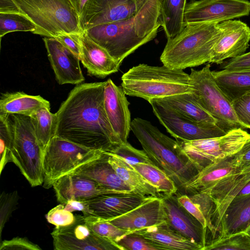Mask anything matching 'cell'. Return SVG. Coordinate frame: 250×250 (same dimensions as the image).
<instances>
[{
	"instance_id": "1",
	"label": "cell",
	"mask_w": 250,
	"mask_h": 250,
	"mask_svg": "<svg viewBox=\"0 0 250 250\" xmlns=\"http://www.w3.org/2000/svg\"><path fill=\"white\" fill-rule=\"evenodd\" d=\"M105 82L80 84L56 112L55 136L91 150L110 152L122 143L104 106Z\"/></svg>"
},
{
	"instance_id": "2",
	"label": "cell",
	"mask_w": 250,
	"mask_h": 250,
	"mask_svg": "<svg viewBox=\"0 0 250 250\" xmlns=\"http://www.w3.org/2000/svg\"><path fill=\"white\" fill-rule=\"evenodd\" d=\"M162 0H149L132 18L99 24L84 31L121 64L128 55L156 37L161 26Z\"/></svg>"
},
{
	"instance_id": "3",
	"label": "cell",
	"mask_w": 250,
	"mask_h": 250,
	"mask_svg": "<svg viewBox=\"0 0 250 250\" xmlns=\"http://www.w3.org/2000/svg\"><path fill=\"white\" fill-rule=\"evenodd\" d=\"M131 130L154 164L173 181L178 189L176 194H183L185 186L199 171L179 142L140 118L131 121Z\"/></svg>"
},
{
	"instance_id": "4",
	"label": "cell",
	"mask_w": 250,
	"mask_h": 250,
	"mask_svg": "<svg viewBox=\"0 0 250 250\" xmlns=\"http://www.w3.org/2000/svg\"><path fill=\"white\" fill-rule=\"evenodd\" d=\"M217 22H198L185 25L174 37L167 39L160 61L172 69L209 63L214 44L220 35Z\"/></svg>"
},
{
	"instance_id": "5",
	"label": "cell",
	"mask_w": 250,
	"mask_h": 250,
	"mask_svg": "<svg viewBox=\"0 0 250 250\" xmlns=\"http://www.w3.org/2000/svg\"><path fill=\"white\" fill-rule=\"evenodd\" d=\"M121 87L129 96L147 101L191 91L189 74L165 65L139 64L121 77Z\"/></svg>"
},
{
	"instance_id": "6",
	"label": "cell",
	"mask_w": 250,
	"mask_h": 250,
	"mask_svg": "<svg viewBox=\"0 0 250 250\" xmlns=\"http://www.w3.org/2000/svg\"><path fill=\"white\" fill-rule=\"evenodd\" d=\"M16 11L37 26L36 34L48 38L80 34V16L69 0H11Z\"/></svg>"
},
{
	"instance_id": "7",
	"label": "cell",
	"mask_w": 250,
	"mask_h": 250,
	"mask_svg": "<svg viewBox=\"0 0 250 250\" xmlns=\"http://www.w3.org/2000/svg\"><path fill=\"white\" fill-rule=\"evenodd\" d=\"M13 133L12 162L32 187L43 183V150L37 139L31 117L20 114L8 115Z\"/></svg>"
},
{
	"instance_id": "8",
	"label": "cell",
	"mask_w": 250,
	"mask_h": 250,
	"mask_svg": "<svg viewBox=\"0 0 250 250\" xmlns=\"http://www.w3.org/2000/svg\"><path fill=\"white\" fill-rule=\"evenodd\" d=\"M191 91L195 99L207 112L216 119L227 132L236 128L248 129L240 122L231 103L217 84L210 65L200 70L191 69Z\"/></svg>"
},
{
	"instance_id": "9",
	"label": "cell",
	"mask_w": 250,
	"mask_h": 250,
	"mask_svg": "<svg viewBox=\"0 0 250 250\" xmlns=\"http://www.w3.org/2000/svg\"><path fill=\"white\" fill-rule=\"evenodd\" d=\"M103 152L91 150L54 136L43 152V187L49 188L59 178L99 157Z\"/></svg>"
},
{
	"instance_id": "10",
	"label": "cell",
	"mask_w": 250,
	"mask_h": 250,
	"mask_svg": "<svg viewBox=\"0 0 250 250\" xmlns=\"http://www.w3.org/2000/svg\"><path fill=\"white\" fill-rule=\"evenodd\" d=\"M250 138L242 128L233 129L220 137L190 141H178L184 153L199 172L217 160L235 154Z\"/></svg>"
},
{
	"instance_id": "11",
	"label": "cell",
	"mask_w": 250,
	"mask_h": 250,
	"mask_svg": "<svg viewBox=\"0 0 250 250\" xmlns=\"http://www.w3.org/2000/svg\"><path fill=\"white\" fill-rule=\"evenodd\" d=\"M148 102L160 123L177 141L211 138L223 136L228 132L216 124L188 118L158 99L150 100Z\"/></svg>"
},
{
	"instance_id": "12",
	"label": "cell",
	"mask_w": 250,
	"mask_h": 250,
	"mask_svg": "<svg viewBox=\"0 0 250 250\" xmlns=\"http://www.w3.org/2000/svg\"><path fill=\"white\" fill-rule=\"evenodd\" d=\"M51 235L55 250H122L116 242L93 232L81 215L71 225L55 227Z\"/></svg>"
},
{
	"instance_id": "13",
	"label": "cell",
	"mask_w": 250,
	"mask_h": 250,
	"mask_svg": "<svg viewBox=\"0 0 250 250\" xmlns=\"http://www.w3.org/2000/svg\"><path fill=\"white\" fill-rule=\"evenodd\" d=\"M250 13L247 0H190L184 14L185 25L198 22H221Z\"/></svg>"
},
{
	"instance_id": "14",
	"label": "cell",
	"mask_w": 250,
	"mask_h": 250,
	"mask_svg": "<svg viewBox=\"0 0 250 250\" xmlns=\"http://www.w3.org/2000/svg\"><path fill=\"white\" fill-rule=\"evenodd\" d=\"M149 0H88L80 16L82 31L133 17Z\"/></svg>"
},
{
	"instance_id": "15",
	"label": "cell",
	"mask_w": 250,
	"mask_h": 250,
	"mask_svg": "<svg viewBox=\"0 0 250 250\" xmlns=\"http://www.w3.org/2000/svg\"><path fill=\"white\" fill-rule=\"evenodd\" d=\"M220 35L214 45L209 63L222 64L225 60L242 55L249 47L250 28L245 22L229 20L219 22Z\"/></svg>"
},
{
	"instance_id": "16",
	"label": "cell",
	"mask_w": 250,
	"mask_h": 250,
	"mask_svg": "<svg viewBox=\"0 0 250 250\" xmlns=\"http://www.w3.org/2000/svg\"><path fill=\"white\" fill-rule=\"evenodd\" d=\"M250 181V163L233 173L220 180L206 191L214 203L211 224L215 232H219L220 224L225 211L243 187Z\"/></svg>"
},
{
	"instance_id": "17",
	"label": "cell",
	"mask_w": 250,
	"mask_h": 250,
	"mask_svg": "<svg viewBox=\"0 0 250 250\" xmlns=\"http://www.w3.org/2000/svg\"><path fill=\"white\" fill-rule=\"evenodd\" d=\"M122 87L110 79L105 81L104 106L112 128L121 143H126L131 130L129 103Z\"/></svg>"
},
{
	"instance_id": "18",
	"label": "cell",
	"mask_w": 250,
	"mask_h": 250,
	"mask_svg": "<svg viewBox=\"0 0 250 250\" xmlns=\"http://www.w3.org/2000/svg\"><path fill=\"white\" fill-rule=\"evenodd\" d=\"M43 41L58 83L74 84L83 82L80 58L55 38L44 37Z\"/></svg>"
},
{
	"instance_id": "19",
	"label": "cell",
	"mask_w": 250,
	"mask_h": 250,
	"mask_svg": "<svg viewBox=\"0 0 250 250\" xmlns=\"http://www.w3.org/2000/svg\"><path fill=\"white\" fill-rule=\"evenodd\" d=\"M166 223L185 237L203 246L207 243V230L178 201L175 194L162 197Z\"/></svg>"
},
{
	"instance_id": "20",
	"label": "cell",
	"mask_w": 250,
	"mask_h": 250,
	"mask_svg": "<svg viewBox=\"0 0 250 250\" xmlns=\"http://www.w3.org/2000/svg\"><path fill=\"white\" fill-rule=\"evenodd\" d=\"M57 199L64 205L71 200H85L104 194H121L107 189L87 176L69 173L57 180L53 185Z\"/></svg>"
},
{
	"instance_id": "21",
	"label": "cell",
	"mask_w": 250,
	"mask_h": 250,
	"mask_svg": "<svg viewBox=\"0 0 250 250\" xmlns=\"http://www.w3.org/2000/svg\"><path fill=\"white\" fill-rule=\"evenodd\" d=\"M107 221L131 232L160 225L166 221L162 197L151 196L129 212Z\"/></svg>"
},
{
	"instance_id": "22",
	"label": "cell",
	"mask_w": 250,
	"mask_h": 250,
	"mask_svg": "<svg viewBox=\"0 0 250 250\" xmlns=\"http://www.w3.org/2000/svg\"><path fill=\"white\" fill-rule=\"evenodd\" d=\"M150 197L136 193L100 195L85 200L87 215H93L109 220L129 212Z\"/></svg>"
},
{
	"instance_id": "23",
	"label": "cell",
	"mask_w": 250,
	"mask_h": 250,
	"mask_svg": "<svg viewBox=\"0 0 250 250\" xmlns=\"http://www.w3.org/2000/svg\"><path fill=\"white\" fill-rule=\"evenodd\" d=\"M79 39L81 49L80 60L89 75L104 78L119 70L121 64L84 31L79 34Z\"/></svg>"
},
{
	"instance_id": "24",
	"label": "cell",
	"mask_w": 250,
	"mask_h": 250,
	"mask_svg": "<svg viewBox=\"0 0 250 250\" xmlns=\"http://www.w3.org/2000/svg\"><path fill=\"white\" fill-rule=\"evenodd\" d=\"M109 154L103 151L98 157L83 164L70 173L87 176L105 188L124 193H135L118 175L108 162Z\"/></svg>"
},
{
	"instance_id": "25",
	"label": "cell",
	"mask_w": 250,
	"mask_h": 250,
	"mask_svg": "<svg viewBox=\"0 0 250 250\" xmlns=\"http://www.w3.org/2000/svg\"><path fill=\"white\" fill-rule=\"evenodd\" d=\"M239 169L233 155L217 160L203 168L185 187L183 194L204 192Z\"/></svg>"
},
{
	"instance_id": "26",
	"label": "cell",
	"mask_w": 250,
	"mask_h": 250,
	"mask_svg": "<svg viewBox=\"0 0 250 250\" xmlns=\"http://www.w3.org/2000/svg\"><path fill=\"white\" fill-rule=\"evenodd\" d=\"M133 232L159 245L163 250H203V246L175 231L166 221Z\"/></svg>"
},
{
	"instance_id": "27",
	"label": "cell",
	"mask_w": 250,
	"mask_h": 250,
	"mask_svg": "<svg viewBox=\"0 0 250 250\" xmlns=\"http://www.w3.org/2000/svg\"><path fill=\"white\" fill-rule=\"evenodd\" d=\"M250 225V193L237 195L227 207L220 222L219 235L246 231Z\"/></svg>"
},
{
	"instance_id": "28",
	"label": "cell",
	"mask_w": 250,
	"mask_h": 250,
	"mask_svg": "<svg viewBox=\"0 0 250 250\" xmlns=\"http://www.w3.org/2000/svg\"><path fill=\"white\" fill-rule=\"evenodd\" d=\"M43 107L50 108L49 102L40 95H30L23 92L2 93L0 99V115L17 114L30 116Z\"/></svg>"
},
{
	"instance_id": "29",
	"label": "cell",
	"mask_w": 250,
	"mask_h": 250,
	"mask_svg": "<svg viewBox=\"0 0 250 250\" xmlns=\"http://www.w3.org/2000/svg\"><path fill=\"white\" fill-rule=\"evenodd\" d=\"M108 162L119 177L136 194L144 196L162 197L157 189L134 167L119 156L107 152Z\"/></svg>"
},
{
	"instance_id": "30",
	"label": "cell",
	"mask_w": 250,
	"mask_h": 250,
	"mask_svg": "<svg viewBox=\"0 0 250 250\" xmlns=\"http://www.w3.org/2000/svg\"><path fill=\"white\" fill-rule=\"evenodd\" d=\"M215 81L231 102L250 91V68L213 71Z\"/></svg>"
},
{
	"instance_id": "31",
	"label": "cell",
	"mask_w": 250,
	"mask_h": 250,
	"mask_svg": "<svg viewBox=\"0 0 250 250\" xmlns=\"http://www.w3.org/2000/svg\"><path fill=\"white\" fill-rule=\"evenodd\" d=\"M157 99L188 118L221 127L219 122L199 105L191 92Z\"/></svg>"
},
{
	"instance_id": "32",
	"label": "cell",
	"mask_w": 250,
	"mask_h": 250,
	"mask_svg": "<svg viewBox=\"0 0 250 250\" xmlns=\"http://www.w3.org/2000/svg\"><path fill=\"white\" fill-rule=\"evenodd\" d=\"M187 0H163L161 8V26L167 39H171L184 27V14Z\"/></svg>"
},
{
	"instance_id": "33",
	"label": "cell",
	"mask_w": 250,
	"mask_h": 250,
	"mask_svg": "<svg viewBox=\"0 0 250 250\" xmlns=\"http://www.w3.org/2000/svg\"><path fill=\"white\" fill-rule=\"evenodd\" d=\"M131 166L157 189L162 197L177 193L178 189L173 181L155 165L138 164Z\"/></svg>"
},
{
	"instance_id": "34",
	"label": "cell",
	"mask_w": 250,
	"mask_h": 250,
	"mask_svg": "<svg viewBox=\"0 0 250 250\" xmlns=\"http://www.w3.org/2000/svg\"><path fill=\"white\" fill-rule=\"evenodd\" d=\"M30 117L37 139L44 151L55 135L56 113H51L50 108L43 107L35 111Z\"/></svg>"
},
{
	"instance_id": "35",
	"label": "cell",
	"mask_w": 250,
	"mask_h": 250,
	"mask_svg": "<svg viewBox=\"0 0 250 250\" xmlns=\"http://www.w3.org/2000/svg\"><path fill=\"white\" fill-rule=\"evenodd\" d=\"M250 250V234L242 231L228 235H218L208 242L203 250Z\"/></svg>"
},
{
	"instance_id": "36",
	"label": "cell",
	"mask_w": 250,
	"mask_h": 250,
	"mask_svg": "<svg viewBox=\"0 0 250 250\" xmlns=\"http://www.w3.org/2000/svg\"><path fill=\"white\" fill-rule=\"evenodd\" d=\"M36 25L19 12H0V37L16 31L31 32L36 34Z\"/></svg>"
},
{
	"instance_id": "37",
	"label": "cell",
	"mask_w": 250,
	"mask_h": 250,
	"mask_svg": "<svg viewBox=\"0 0 250 250\" xmlns=\"http://www.w3.org/2000/svg\"><path fill=\"white\" fill-rule=\"evenodd\" d=\"M83 216L85 223L93 232L116 243L126 235L132 233L99 217L93 215Z\"/></svg>"
},
{
	"instance_id": "38",
	"label": "cell",
	"mask_w": 250,
	"mask_h": 250,
	"mask_svg": "<svg viewBox=\"0 0 250 250\" xmlns=\"http://www.w3.org/2000/svg\"><path fill=\"white\" fill-rule=\"evenodd\" d=\"M8 115H0V174L5 165L12 162L13 133L8 120Z\"/></svg>"
},
{
	"instance_id": "39",
	"label": "cell",
	"mask_w": 250,
	"mask_h": 250,
	"mask_svg": "<svg viewBox=\"0 0 250 250\" xmlns=\"http://www.w3.org/2000/svg\"><path fill=\"white\" fill-rule=\"evenodd\" d=\"M109 153L119 156L131 166L138 164H149L155 165L144 150L137 149L128 142L118 144Z\"/></svg>"
},
{
	"instance_id": "40",
	"label": "cell",
	"mask_w": 250,
	"mask_h": 250,
	"mask_svg": "<svg viewBox=\"0 0 250 250\" xmlns=\"http://www.w3.org/2000/svg\"><path fill=\"white\" fill-rule=\"evenodd\" d=\"M116 243L122 250H163L159 245L135 232L126 235Z\"/></svg>"
},
{
	"instance_id": "41",
	"label": "cell",
	"mask_w": 250,
	"mask_h": 250,
	"mask_svg": "<svg viewBox=\"0 0 250 250\" xmlns=\"http://www.w3.org/2000/svg\"><path fill=\"white\" fill-rule=\"evenodd\" d=\"M19 196L17 191L6 193L2 191L0 195V238L3 229L11 217L13 212L17 208Z\"/></svg>"
},
{
	"instance_id": "42",
	"label": "cell",
	"mask_w": 250,
	"mask_h": 250,
	"mask_svg": "<svg viewBox=\"0 0 250 250\" xmlns=\"http://www.w3.org/2000/svg\"><path fill=\"white\" fill-rule=\"evenodd\" d=\"M48 223L56 227L69 226L74 223L76 219V215L64 208V205L60 204L50 209L46 215Z\"/></svg>"
},
{
	"instance_id": "43",
	"label": "cell",
	"mask_w": 250,
	"mask_h": 250,
	"mask_svg": "<svg viewBox=\"0 0 250 250\" xmlns=\"http://www.w3.org/2000/svg\"><path fill=\"white\" fill-rule=\"evenodd\" d=\"M231 103L238 120L250 129V91Z\"/></svg>"
},
{
	"instance_id": "44",
	"label": "cell",
	"mask_w": 250,
	"mask_h": 250,
	"mask_svg": "<svg viewBox=\"0 0 250 250\" xmlns=\"http://www.w3.org/2000/svg\"><path fill=\"white\" fill-rule=\"evenodd\" d=\"M175 195L178 202L202 224L204 229L207 230V221L198 203L187 194Z\"/></svg>"
},
{
	"instance_id": "45",
	"label": "cell",
	"mask_w": 250,
	"mask_h": 250,
	"mask_svg": "<svg viewBox=\"0 0 250 250\" xmlns=\"http://www.w3.org/2000/svg\"><path fill=\"white\" fill-rule=\"evenodd\" d=\"M0 250H42V249L26 237H16L0 241Z\"/></svg>"
},
{
	"instance_id": "46",
	"label": "cell",
	"mask_w": 250,
	"mask_h": 250,
	"mask_svg": "<svg viewBox=\"0 0 250 250\" xmlns=\"http://www.w3.org/2000/svg\"><path fill=\"white\" fill-rule=\"evenodd\" d=\"M221 68L228 70L250 68V52L224 62Z\"/></svg>"
},
{
	"instance_id": "47",
	"label": "cell",
	"mask_w": 250,
	"mask_h": 250,
	"mask_svg": "<svg viewBox=\"0 0 250 250\" xmlns=\"http://www.w3.org/2000/svg\"><path fill=\"white\" fill-rule=\"evenodd\" d=\"M79 34H64L56 37L55 39L80 59L81 49L79 39Z\"/></svg>"
},
{
	"instance_id": "48",
	"label": "cell",
	"mask_w": 250,
	"mask_h": 250,
	"mask_svg": "<svg viewBox=\"0 0 250 250\" xmlns=\"http://www.w3.org/2000/svg\"><path fill=\"white\" fill-rule=\"evenodd\" d=\"M233 156L239 168L247 166L250 163V138Z\"/></svg>"
},
{
	"instance_id": "49",
	"label": "cell",
	"mask_w": 250,
	"mask_h": 250,
	"mask_svg": "<svg viewBox=\"0 0 250 250\" xmlns=\"http://www.w3.org/2000/svg\"><path fill=\"white\" fill-rule=\"evenodd\" d=\"M64 205V208L69 211H82L84 216L88 215L85 200H71L67 202Z\"/></svg>"
},
{
	"instance_id": "50",
	"label": "cell",
	"mask_w": 250,
	"mask_h": 250,
	"mask_svg": "<svg viewBox=\"0 0 250 250\" xmlns=\"http://www.w3.org/2000/svg\"><path fill=\"white\" fill-rule=\"evenodd\" d=\"M76 10L79 16L82 12L88 0H69Z\"/></svg>"
},
{
	"instance_id": "51",
	"label": "cell",
	"mask_w": 250,
	"mask_h": 250,
	"mask_svg": "<svg viewBox=\"0 0 250 250\" xmlns=\"http://www.w3.org/2000/svg\"><path fill=\"white\" fill-rule=\"evenodd\" d=\"M250 193V181L249 182L239 191L237 195H244Z\"/></svg>"
},
{
	"instance_id": "52",
	"label": "cell",
	"mask_w": 250,
	"mask_h": 250,
	"mask_svg": "<svg viewBox=\"0 0 250 250\" xmlns=\"http://www.w3.org/2000/svg\"><path fill=\"white\" fill-rule=\"evenodd\" d=\"M246 231H247L248 233L250 234V225L249 226V227L247 228V229L246 230Z\"/></svg>"
}]
</instances>
